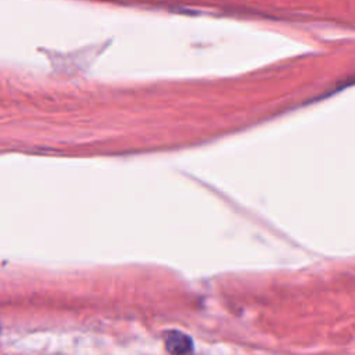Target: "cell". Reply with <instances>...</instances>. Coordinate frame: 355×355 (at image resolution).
Listing matches in <instances>:
<instances>
[{"instance_id":"1","label":"cell","mask_w":355,"mask_h":355,"mask_svg":"<svg viewBox=\"0 0 355 355\" xmlns=\"http://www.w3.org/2000/svg\"><path fill=\"white\" fill-rule=\"evenodd\" d=\"M164 344L171 355H190L194 348L191 337L179 330L166 331L164 334Z\"/></svg>"}]
</instances>
